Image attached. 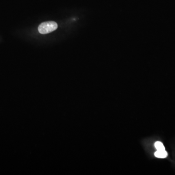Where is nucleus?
Here are the masks:
<instances>
[{
    "mask_svg": "<svg viewBox=\"0 0 175 175\" xmlns=\"http://www.w3.org/2000/svg\"><path fill=\"white\" fill-rule=\"evenodd\" d=\"M58 25L54 21H48L42 23L38 27V31L42 34H46L56 30Z\"/></svg>",
    "mask_w": 175,
    "mask_h": 175,
    "instance_id": "obj_1",
    "label": "nucleus"
},
{
    "mask_svg": "<svg viewBox=\"0 0 175 175\" xmlns=\"http://www.w3.org/2000/svg\"><path fill=\"white\" fill-rule=\"evenodd\" d=\"M154 155L158 158L164 159L168 156V153L165 150H157L155 152Z\"/></svg>",
    "mask_w": 175,
    "mask_h": 175,
    "instance_id": "obj_2",
    "label": "nucleus"
},
{
    "mask_svg": "<svg viewBox=\"0 0 175 175\" xmlns=\"http://www.w3.org/2000/svg\"><path fill=\"white\" fill-rule=\"evenodd\" d=\"M155 147L157 150H165V147L163 144L160 141H157L155 143Z\"/></svg>",
    "mask_w": 175,
    "mask_h": 175,
    "instance_id": "obj_3",
    "label": "nucleus"
}]
</instances>
